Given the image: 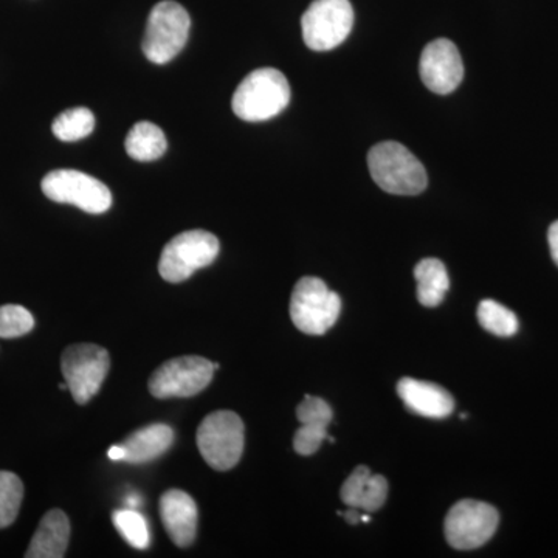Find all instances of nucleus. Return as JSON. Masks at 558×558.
I'll use <instances>...</instances> for the list:
<instances>
[{
  "instance_id": "obj_1",
  "label": "nucleus",
  "mask_w": 558,
  "mask_h": 558,
  "mask_svg": "<svg viewBox=\"0 0 558 558\" xmlns=\"http://www.w3.org/2000/svg\"><path fill=\"white\" fill-rule=\"evenodd\" d=\"M371 178L389 194L416 196L427 189L424 165L398 142H381L368 154Z\"/></svg>"
},
{
  "instance_id": "obj_2",
  "label": "nucleus",
  "mask_w": 558,
  "mask_h": 558,
  "mask_svg": "<svg viewBox=\"0 0 558 558\" xmlns=\"http://www.w3.org/2000/svg\"><path fill=\"white\" fill-rule=\"evenodd\" d=\"M290 101V86L284 73L277 69L255 70L242 80L234 92L231 108L234 116L250 123L279 116Z\"/></svg>"
},
{
  "instance_id": "obj_3",
  "label": "nucleus",
  "mask_w": 558,
  "mask_h": 558,
  "mask_svg": "<svg viewBox=\"0 0 558 558\" xmlns=\"http://www.w3.org/2000/svg\"><path fill=\"white\" fill-rule=\"evenodd\" d=\"M197 447L209 468L227 472L244 453V422L233 411H215L197 428Z\"/></svg>"
},
{
  "instance_id": "obj_4",
  "label": "nucleus",
  "mask_w": 558,
  "mask_h": 558,
  "mask_svg": "<svg viewBox=\"0 0 558 558\" xmlns=\"http://www.w3.org/2000/svg\"><path fill=\"white\" fill-rule=\"evenodd\" d=\"M191 20L189 11L174 0H163L150 11L143 38V53L154 64L174 60L186 46Z\"/></svg>"
},
{
  "instance_id": "obj_5",
  "label": "nucleus",
  "mask_w": 558,
  "mask_h": 558,
  "mask_svg": "<svg viewBox=\"0 0 558 558\" xmlns=\"http://www.w3.org/2000/svg\"><path fill=\"white\" fill-rule=\"evenodd\" d=\"M341 300L323 279L304 277L290 299V318L301 332L323 336L340 317Z\"/></svg>"
},
{
  "instance_id": "obj_6",
  "label": "nucleus",
  "mask_w": 558,
  "mask_h": 558,
  "mask_svg": "<svg viewBox=\"0 0 558 558\" xmlns=\"http://www.w3.org/2000/svg\"><path fill=\"white\" fill-rule=\"evenodd\" d=\"M220 244L215 234L205 230H190L172 238L159 260L160 277L168 282H182L194 271L204 269L218 258Z\"/></svg>"
},
{
  "instance_id": "obj_7",
  "label": "nucleus",
  "mask_w": 558,
  "mask_h": 558,
  "mask_svg": "<svg viewBox=\"0 0 558 558\" xmlns=\"http://www.w3.org/2000/svg\"><path fill=\"white\" fill-rule=\"evenodd\" d=\"M354 25L349 0H314L301 17L303 39L314 51H329L347 40Z\"/></svg>"
},
{
  "instance_id": "obj_8",
  "label": "nucleus",
  "mask_w": 558,
  "mask_h": 558,
  "mask_svg": "<svg viewBox=\"0 0 558 558\" xmlns=\"http://www.w3.org/2000/svg\"><path fill=\"white\" fill-rule=\"evenodd\" d=\"M109 368V352L98 344H72L61 357L62 376L70 395L80 405L89 402L100 391Z\"/></svg>"
},
{
  "instance_id": "obj_9",
  "label": "nucleus",
  "mask_w": 558,
  "mask_h": 558,
  "mask_svg": "<svg viewBox=\"0 0 558 558\" xmlns=\"http://www.w3.org/2000/svg\"><path fill=\"white\" fill-rule=\"evenodd\" d=\"M40 189L50 201L75 205L90 215H102L112 207V193L108 186L81 171H51L43 179Z\"/></svg>"
},
{
  "instance_id": "obj_10",
  "label": "nucleus",
  "mask_w": 558,
  "mask_h": 558,
  "mask_svg": "<svg viewBox=\"0 0 558 558\" xmlns=\"http://www.w3.org/2000/svg\"><path fill=\"white\" fill-rule=\"evenodd\" d=\"M499 513L494 506L476 499H462L446 517V538L451 548L470 550L481 548L494 537Z\"/></svg>"
},
{
  "instance_id": "obj_11",
  "label": "nucleus",
  "mask_w": 558,
  "mask_h": 558,
  "mask_svg": "<svg viewBox=\"0 0 558 558\" xmlns=\"http://www.w3.org/2000/svg\"><path fill=\"white\" fill-rule=\"evenodd\" d=\"M215 371L209 360L197 355L168 360L150 376V395L157 399L191 398L211 384Z\"/></svg>"
},
{
  "instance_id": "obj_12",
  "label": "nucleus",
  "mask_w": 558,
  "mask_h": 558,
  "mask_svg": "<svg viewBox=\"0 0 558 558\" xmlns=\"http://www.w3.org/2000/svg\"><path fill=\"white\" fill-rule=\"evenodd\" d=\"M418 73L422 83L435 94L447 95L457 90L464 78L461 53L450 39L432 40L421 54Z\"/></svg>"
},
{
  "instance_id": "obj_13",
  "label": "nucleus",
  "mask_w": 558,
  "mask_h": 558,
  "mask_svg": "<svg viewBox=\"0 0 558 558\" xmlns=\"http://www.w3.org/2000/svg\"><path fill=\"white\" fill-rule=\"evenodd\" d=\"M160 517L168 535L179 548L193 545L197 534V506L186 492L171 488L160 499Z\"/></svg>"
},
{
  "instance_id": "obj_14",
  "label": "nucleus",
  "mask_w": 558,
  "mask_h": 558,
  "mask_svg": "<svg viewBox=\"0 0 558 558\" xmlns=\"http://www.w3.org/2000/svg\"><path fill=\"white\" fill-rule=\"evenodd\" d=\"M398 395L407 409L418 416L444 418L450 416L454 410V400L450 392L432 381L403 377L398 384Z\"/></svg>"
},
{
  "instance_id": "obj_15",
  "label": "nucleus",
  "mask_w": 558,
  "mask_h": 558,
  "mask_svg": "<svg viewBox=\"0 0 558 558\" xmlns=\"http://www.w3.org/2000/svg\"><path fill=\"white\" fill-rule=\"evenodd\" d=\"M174 444V429L170 425L153 424L137 429L121 442L124 462L145 464L167 453Z\"/></svg>"
},
{
  "instance_id": "obj_16",
  "label": "nucleus",
  "mask_w": 558,
  "mask_h": 558,
  "mask_svg": "<svg viewBox=\"0 0 558 558\" xmlns=\"http://www.w3.org/2000/svg\"><path fill=\"white\" fill-rule=\"evenodd\" d=\"M70 523L68 515L60 509L50 510L40 520L38 531L33 535L25 557L61 558L68 550Z\"/></svg>"
},
{
  "instance_id": "obj_17",
  "label": "nucleus",
  "mask_w": 558,
  "mask_h": 558,
  "mask_svg": "<svg viewBox=\"0 0 558 558\" xmlns=\"http://www.w3.org/2000/svg\"><path fill=\"white\" fill-rule=\"evenodd\" d=\"M417 282V300L422 306L436 307L446 299L450 288L449 274L442 260L436 258L422 259L414 267Z\"/></svg>"
},
{
  "instance_id": "obj_18",
  "label": "nucleus",
  "mask_w": 558,
  "mask_h": 558,
  "mask_svg": "<svg viewBox=\"0 0 558 558\" xmlns=\"http://www.w3.org/2000/svg\"><path fill=\"white\" fill-rule=\"evenodd\" d=\"M124 148L134 160L154 161L167 153L168 142L159 126L149 121H142L132 126Z\"/></svg>"
},
{
  "instance_id": "obj_19",
  "label": "nucleus",
  "mask_w": 558,
  "mask_h": 558,
  "mask_svg": "<svg viewBox=\"0 0 558 558\" xmlns=\"http://www.w3.org/2000/svg\"><path fill=\"white\" fill-rule=\"evenodd\" d=\"M94 130L95 116L87 108L65 110L51 124L54 137L61 142H78L81 138L89 137Z\"/></svg>"
},
{
  "instance_id": "obj_20",
  "label": "nucleus",
  "mask_w": 558,
  "mask_h": 558,
  "mask_svg": "<svg viewBox=\"0 0 558 558\" xmlns=\"http://www.w3.org/2000/svg\"><path fill=\"white\" fill-rule=\"evenodd\" d=\"M480 325L487 332L498 337H512L519 332V318L508 307L499 304L498 301H481L478 307Z\"/></svg>"
},
{
  "instance_id": "obj_21",
  "label": "nucleus",
  "mask_w": 558,
  "mask_h": 558,
  "mask_svg": "<svg viewBox=\"0 0 558 558\" xmlns=\"http://www.w3.org/2000/svg\"><path fill=\"white\" fill-rule=\"evenodd\" d=\"M22 498H24V484L20 476L0 470V529L11 526L17 519Z\"/></svg>"
},
{
  "instance_id": "obj_22",
  "label": "nucleus",
  "mask_w": 558,
  "mask_h": 558,
  "mask_svg": "<svg viewBox=\"0 0 558 558\" xmlns=\"http://www.w3.org/2000/svg\"><path fill=\"white\" fill-rule=\"evenodd\" d=\"M112 520L121 537L126 539L132 548L142 550L149 548V527L142 513L134 509L116 510Z\"/></svg>"
},
{
  "instance_id": "obj_23",
  "label": "nucleus",
  "mask_w": 558,
  "mask_h": 558,
  "mask_svg": "<svg viewBox=\"0 0 558 558\" xmlns=\"http://www.w3.org/2000/svg\"><path fill=\"white\" fill-rule=\"evenodd\" d=\"M35 328V318L31 311L17 304L0 307V339H17Z\"/></svg>"
},
{
  "instance_id": "obj_24",
  "label": "nucleus",
  "mask_w": 558,
  "mask_h": 558,
  "mask_svg": "<svg viewBox=\"0 0 558 558\" xmlns=\"http://www.w3.org/2000/svg\"><path fill=\"white\" fill-rule=\"evenodd\" d=\"M296 417L300 424L325 425L329 427L333 413L326 400L306 396L296 409Z\"/></svg>"
},
{
  "instance_id": "obj_25",
  "label": "nucleus",
  "mask_w": 558,
  "mask_h": 558,
  "mask_svg": "<svg viewBox=\"0 0 558 558\" xmlns=\"http://www.w3.org/2000/svg\"><path fill=\"white\" fill-rule=\"evenodd\" d=\"M326 438H328V427L325 425L301 424L293 438V449L301 457H311L322 447Z\"/></svg>"
},
{
  "instance_id": "obj_26",
  "label": "nucleus",
  "mask_w": 558,
  "mask_h": 558,
  "mask_svg": "<svg viewBox=\"0 0 558 558\" xmlns=\"http://www.w3.org/2000/svg\"><path fill=\"white\" fill-rule=\"evenodd\" d=\"M369 476L371 470L366 465H359V468L352 470L351 475L344 481L343 486H341L340 497L348 508L359 509L360 499H362L363 490H365Z\"/></svg>"
},
{
  "instance_id": "obj_27",
  "label": "nucleus",
  "mask_w": 558,
  "mask_h": 558,
  "mask_svg": "<svg viewBox=\"0 0 558 558\" xmlns=\"http://www.w3.org/2000/svg\"><path fill=\"white\" fill-rule=\"evenodd\" d=\"M388 497V481L385 476L373 475L371 473L362 499H360L359 509L363 512H376L385 505Z\"/></svg>"
},
{
  "instance_id": "obj_28",
  "label": "nucleus",
  "mask_w": 558,
  "mask_h": 558,
  "mask_svg": "<svg viewBox=\"0 0 558 558\" xmlns=\"http://www.w3.org/2000/svg\"><path fill=\"white\" fill-rule=\"evenodd\" d=\"M548 241L550 255H553L554 263L558 266V220L549 227Z\"/></svg>"
},
{
  "instance_id": "obj_29",
  "label": "nucleus",
  "mask_w": 558,
  "mask_h": 558,
  "mask_svg": "<svg viewBox=\"0 0 558 558\" xmlns=\"http://www.w3.org/2000/svg\"><path fill=\"white\" fill-rule=\"evenodd\" d=\"M339 515L343 517L349 524L362 523V513L357 508H348L347 512H339Z\"/></svg>"
},
{
  "instance_id": "obj_30",
  "label": "nucleus",
  "mask_w": 558,
  "mask_h": 558,
  "mask_svg": "<svg viewBox=\"0 0 558 558\" xmlns=\"http://www.w3.org/2000/svg\"><path fill=\"white\" fill-rule=\"evenodd\" d=\"M108 457L109 459H112V461H124V449L121 447V444L110 447L108 450Z\"/></svg>"
},
{
  "instance_id": "obj_31",
  "label": "nucleus",
  "mask_w": 558,
  "mask_h": 558,
  "mask_svg": "<svg viewBox=\"0 0 558 558\" xmlns=\"http://www.w3.org/2000/svg\"><path fill=\"white\" fill-rule=\"evenodd\" d=\"M371 517L368 515V512L362 513V523H369Z\"/></svg>"
}]
</instances>
